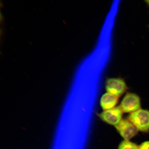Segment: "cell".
<instances>
[{
  "mask_svg": "<svg viewBox=\"0 0 149 149\" xmlns=\"http://www.w3.org/2000/svg\"><path fill=\"white\" fill-rule=\"evenodd\" d=\"M129 120L139 131L148 133L149 132V111L139 109L130 113Z\"/></svg>",
  "mask_w": 149,
  "mask_h": 149,
  "instance_id": "obj_1",
  "label": "cell"
},
{
  "mask_svg": "<svg viewBox=\"0 0 149 149\" xmlns=\"http://www.w3.org/2000/svg\"><path fill=\"white\" fill-rule=\"evenodd\" d=\"M140 99L136 94L128 93L123 99L120 107L123 113H133L140 109Z\"/></svg>",
  "mask_w": 149,
  "mask_h": 149,
  "instance_id": "obj_2",
  "label": "cell"
},
{
  "mask_svg": "<svg viewBox=\"0 0 149 149\" xmlns=\"http://www.w3.org/2000/svg\"><path fill=\"white\" fill-rule=\"evenodd\" d=\"M105 87L107 93L119 97L125 92L127 87L123 79L120 78H111L107 80Z\"/></svg>",
  "mask_w": 149,
  "mask_h": 149,
  "instance_id": "obj_3",
  "label": "cell"
},
{
  "mask_svg": "<svg viewBox=\"0 0 149 149\" xmlns=\"http://www.w3.org/2000/svg\"><path fill=\"white\" fill-rule=\"evenodd\" d=\"M123 113V112L119 106L104 111L98 115L104 122L115 126L122 120Z\"/></svg>",
  "mask_w": 149,
  "mask_h": 149,
  "instance_id": "obj_4",
  "label": "cell"
},
{
  "mask_svg": "<svg viewBox=\"0 0 149 149\" xmlns=\"http://www.w3.org/2000/svg\"><path fill=\"white\" fill-rule=\"evenodd\" d=\"M120 134L126 141H129L138 133V130L129 120H122L115 126Z\"/></svg>",
  "mask_w": 149,
  "mask_h": 149,
  "instance_id": "obj_5",
  "label": "cell"
},
{
  "mask_svg": "<svg viewBox=\"0 0 149 149\" xmlns=\"http://www.w3.org/2000/svg\"><path fill=\"white\" fill-rule=\"evenodd\" d=\"M118 97L107 93L102 96L100 104L104 111L115 108L118 101Z\"/></svg>",
  "mask_w": 149,
  "mask_h": 149,
  "instance_id": "obj_6",
  "label": "cell"
},
{
  "mask_svg": "<svg viewBox=\"0 0 149 149\" xmlns=\"http://www.w3.org/2000/svg\"><path fill=\"white\" fill-rule=\"evenodd\" d=\"M118 149H139V146L129 141L125 140L120 143Z\"/></svg>",
  "mask_w": 149,
  "mask_h": 149,
  "instance_id": "obj_7",
  "label": "cell"
},
{
  "mask_svg": "<svg viewBox=\"0 0 149 149\" xmlns=\"http://www.w3.org/2000/svg\"><path fill=\"white\" fill-rule=\"evenodd\" d=\"M139 149H149V141H144L139 146Z\"/></svg>",
  "mask_w": 149,
  "mask_h": 149,
  "instance_id": "obj_8",
  "label": "cell"
},
{
  "mask_svg": "<svg viewBox=\"0 0 149 149\" xmlns=\"http://www.w3.org/2000/svg\"><path fill=\"white\" fill-rule=\"evenodd\" d=\"M145 1V3H146V4L149 6V0H148V1Z\"/></svg>",
  "mask_w": 149,
  "mask_h": 149,
  "instance_id": "obj_9",
  "label": "cell"
}]
</instances>
